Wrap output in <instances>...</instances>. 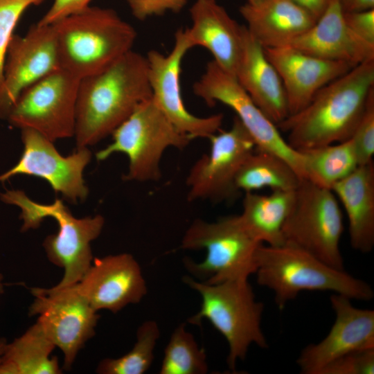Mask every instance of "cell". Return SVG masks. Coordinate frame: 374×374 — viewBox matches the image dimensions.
Here are the masks:
<instances>
[{"instance_id": "cb8c5ba5", "label": "cell", "mask_w": 374, "mask_h": 374, "mask_svg": "<svg viewBox=\"0 0 374 374\" xmlns=\"http://www.w3.org/2000/svg\"><path fill=\"white\" fill-rule=\"evenodd\" d=\"M332 191L345 210L351 247L363 253L374 247V164L359 166Z\"/></svg>"}, {"instance_id": "f546056e", "label": "cell", "mask_w": 374, "mask_h": 374, "mask_svg": "<svg viewBox=\"0 0 374 374\" xmlns=\"http://www.w3.org/2000/svg\"><path fill=\"white\" fill-rule=\"evenodd\" d=\"M160 336L154 321L143 322L136 332V341L125 355L116 359H105L96 372L102 374H143L154 361V350Z\"/></svg>"}, {"instance_id": "7402d4cb", "label": "cell", "mask_w": 374, "mask_h": 374, "mask_svg": "<svg viewBox=\"0 0 374 374\" xmlns=\"http://www.w3.org/2000/svg\"><path fill=\"white\" fill-rule=\"evenodd\" d=\"M189 13L191 26L185 30L192 48L208 50L213 60L234 76L241 50L242 25L216 0H195Z\"/></svg>"}, {"instance_id": "d4e9b609", "label": "cell", "mask_w": 374, "mask_h": 374, "mask_svg": "<svg viewBox=\"0 0 374 374\" xmlns=\"http://www.w3.org/2000/svg\"><path fill=\"white\" fill-rule=\"evenodd\" d=\"M294 190H272L266 195L244 193L239 216L256 240L269 246L284 244L283 228L293 203Z\"/></svg>"}, {"instance_id": "7c38bea8", "label": "cell", "mask_w": 374, "mask_h": 374, "mask_svg": "<svg viewBox=\"0 0 374 374\" xmlns=\"http://www.w3.org/2000/svg\"><path fill=\"white\" fill-rule=\"evenodd\" d=\"M219 132L208 139L209 152L199 157L188 172L186 184L189 202H231L240 193L235 185L236 176L256 150L255 142L236 116L230 129Z\"/></svg>"}, {"instance_id": "277c9868", "label": "cell", "mask_w": 374, "mask_h": 374, "mask_svg": "<svg viewBox=\"0 0 374 374\" xmlns=\"http://www.w3.org/2000/svg\"><path fill=\"white\" fill-rule=\"evenodd\" d=\"M61 68L82 79L132 50L134 28L113 9L89 6L53 24Z\"/></svg>"}, {"instance_id": "e575fe53", "label": "cell", "mask_w": 374, "mask_h": 374, "mask_svg": "<svg viewBox=\"0 0 374 374\" xmlns=\"http://www.w3.org/2000/svg\"><path fill=\"white\" fill-rule=\"evenodd\" d=\"M347 26L359 37L374 45V8L355 12H344Z\"/></svg>"}, {"instance_id": "5bb4252c", "label": "cell", "mask_w": 374, "mask_h": 374, "mask_svg": "<svg viewBox=\"0 0 374 374\" xmlns=\"http://www.w3.org/2000/svg\"><path fill=\"white\" fill-rule=\"evenodd\" d=\"M192 48L185 29L175 34L172 48L166 55L151 50L145 55L152 98L161 111L181 132L193 139H208L219 132L222 114L200 117L185 107L181 95L180 74L184 56Z\"/></svg>"}, {"instance_id": "ab89813d", "label": "cell", "mask_w": 374, "mask_h": 374, "mask_svg": "<svg viewBox=\"0 0 374 374\" xmlns=\"http://www.w3.org/2000/svg\"><path fill=\"white\" fill-rule=\"evenodd\" d=\"M267 0H247V3L251 5H258Z\"/></svg>"}, {"instance_id": "603a6c76", "label": "cell", "mask_w": 374, "mask_h": 374, "mask_svg": "<svg viewBox=\"0 0 374 374\" xmlns=\"http://www.w3.org/2000/svg\"><path fill=\"white\" fill-rule=\"evenodd\" d=\"M239 11L249 32L263 48L287 45L317 21L290 0H267L258 5L246 3Z\"/></svg>"}, {"instance_id": "74e56055", "label": "cell", "mask_w": 374, "mask_h": 374, "mask_svg": "<svg viewBox=\"0 0 374 374\" xmlns=\"http://www.w3.org/2000/svg\"><path fill=\"white\" fill-rule=\"evenodd\" d=\"M344 12L362 11L374 8V0H339Z\"/></svg>"}, {"instance_id": "8d00e7d4", "label": "cell", "mask_w": 374, "mask_h": 374, "mask_svg": "<svg viewBox=\"0 0 374 374\" xmlns=\"http://www.w3.org/2000/svg\"><path fill=\"white\" fill-rule=\"evenodd\" d=\"M311 14L317 20L326 10L330 0H290Z\"/></svg>"}, {"instance_id": "ba28073f", "label": "cell", "mask_w": 374, "mask_h": 374, "mask_svg": "<svg viewBox=\"0 0 374 374\" xmlns=\"http://www.w3.org/2000/svg\"><path fill=\"white\" fill-rule=\"evenodd\" d=\"M112 135V142L96 152V159L125 154L129 166L124 180L139 182L159 181L165 151L170 148L181 150L193 140L172 123L152 98L141 103Z\"/></svg>"}, {"instance_id": "836d02e7", "label": "cell", "mask_w": 374, "mask_h": 374, "mask_svg": "<svg viewBox=\"0 0 374 374\" xmlns=\"http://www.w3.org/2000/svg\"><path fill=\"white\" fill-rule=\"evenodd\" d=\"M132 15L138 20L144 21L153 16L166 12L178 13L188 3V0H126Z\"/></svg>"}, {"instance_id": "8992f818", "label": "cell", "mask_w": 374, "mask_h": 374, "mask_svg": "<svg viewBox=\"0 0 374 374\" xmlns=\"http://www.w3.org/2000/svg\"><path fill=\"white\" fill-rule=\"evenodd\" d=\"M0 198L6 204L21 208L22 231L37 228L47 217L57 221V233L47 236L43 242L48 260L64 271L62 280L54 287L62 288L80 282L91 265L90 243L100 234L104 217L96 215L76 218L61 199H55L51 204H42L33 201L19 190H6L0 193Z\"/></svg>"}, {"instance_id": "f1b7e54d", "label": "cell", "mask_w": 374, "mask_h": 374, "mask_svg": "<svg viewBox=\"0 0 374 374\" xmlns=\"http://www.w3.org/2000/svg\"><path fill=\"white\" fill-rule=\"evenodd\" d=\"M208 367L205 350L197 344L184 323L171 335L164 350L160 374H205Z\"/></svg>"}, {"instance_id": "d590c367", "label": "cell", "mask_w": 374, "mask_h": 374, "mask_svg": "<svg viewBox=\"0 0 374 374\" xmlns=\"http://www.w3.org/2000/svg\"><path fill=\"white\" fill-rule=\"evenodd\" d=\"M92 0H53L45 15L37 24H51L70 15L78 12L90 6Z\"/></svg>"}, {"instance_id": "9c48e42d", "label": "cell", "mask_w": 374, "mask_h": 374, "mask_svg": "<svg viewBox=\"0 0 374 374\" xmlns=\"http://www.w3.org/2000/svg\"><path fill=\"white\" fill-rule=\"evenodd\" d=\"M344 229L332 190L302 179L283 228L284 244L299 247L338 269H344L340 241Z\"/></svg>"}, {"instance_id": "5b68a950", "label": "cell", "mask_w": 374, "mask_h": 374, "mask_svg": "<svg viewBox=\"0 0 374 374\" xmlns=\"http://www.w3.org/2000/svg\"><path fill=\"white\" fill-rule=\"evenodd\" d=\"M183 281L202 298L199 312L188 322L200 325L207 319L223 335L229 345L226 362L232 371L238 361L245 359L251 345L268 348L261 325L264 305L256 300L248 279L208 284L186 276Z\"/></svg>"}, {"instance_id": "60d3db41", "label": "cell", "mask_w": 374, "mask_h": 374, "mask_svg": "<svg viewBox=\"0 0 374 374\" xmlns=\"http://www.w3.org/2000/svg\"><path fill=\"white\" fill-rule=\"evenodd\" d=\"M2 276L0 274V294H2L3 292V285L2 283Z\"/></svg>"}, {"instance_id": "9a60e30c", "label": "cell", "mask_w": 374, "mask_h": 374, "mask_svg": "<svg viewBox=\"0 0 374 374\" xmlns=\"http://www.w3.org/2000/svg\"><path fill=\"white\" fill-rule=\"evenodd\" d=\"M60 68L53 24L37 23L24 36L13 35L7 48L0 84V118H7L24 89Z\"/></svg>"}, {"instance_id": "ffe728a7", "label": "cell", "mask_w": 374, "mask_h": 374, "mask_svg": "<svg viewBox=\"0 0 374 374\" xmlns=\"http://www.w3.org/2000/svg\"><path fill=\"white\" fill-rule=\"evenodd\" d=\"M286 46L355 66L374 59V45L359 37L347 26L339 0H330L316 22Z\"/></svg>"}, {"instance_id": "4fadbf2b", "label": "cell", "mask_w": 374, "mask_h": 374, "mask_svg": "<svg viewBox=\"0 0 374 374\" xmlns=\"http://www.w3.org/2000/svg\"><path fill=\"white\" fill-rule=\"evenodd\" d=\"M35 300L29 315L64 354V368L71 369L78 351L95 335L99 315L80 292L77 283L62 288L31 289Z\"/></svg>"}, {"instance_id": "3957f363", "label": "cell", "mask_w": 374, "mask_h": 374, "mask_svg": "<svg viewBox=\"0 0 374 374\" xmlns=\"http://www.w3.org/2000/svg\"><path fill=\"white\" fill-rule=\"evenodd\" d=\"M256 260L257 283L273 292L280 310L302 291H327L364 301L374 296L371 286L364 280L292 244H262Z\"/></svg>"}, {"instance_id": "7a4b0ae2", "label": "cell", "mask_w": 374, "mask_h": 374, "mask_svg": "<svg viewBox=\"0 0 374 374\" xmlns=\"http://www.w3.org/2000/svg\"><path fill=\"white\" fill-rule=\"evenodd\" d=\"M374 89V59L359 64L319 90L308 105L276 125L299 151L350 139Z\"/></svg>"}, {"instance_id": "4316f807", "label": "cell", "mask_w": 374, "mask_h": 374, "mask_svg": "<svg viewBox=\"0 0 374 374\" xmlns=\"http://www.w3.org/2000/svg\"><path fill=\"white\" fill-rule=\"evenodd\" d=\"M302 179L280 157L256 149L239 170L235 185L240 192L248 193L264 188L271 190H294Z\"/></svg>"}, {"instance_id": "ac0fdd59", "label": "cell", "mask_w": 374, "mask_h": 374, "mask_svg": "<svg viewBox=\"0 0 374 374\" xmlns=\"http://www.w3.org/2000/svg\"><path fill=\"white\" fill-rule=\"evenodd\" d=\"M77 287L96 312L116 313L129 304L139 303L147 294L141 267L129 253L94 258Z\"/></svg>"}, {"instance_id": "e0dca14e", "label": "cell", "mask_w": 374, "mask_h": 374, "mask_svg": "<svg viewBox=\"0 0 374 374\" xmlns=\"http://www.w3.org/2000/svg\"><path fill=\"white\" fill-rule=\"evenodd\" d=\"M335 319L319 342L303 348L296 359L301 373L320 374L337 359L354 351L374 348V310L355 307L349 298L332 294Z\"/></svg>"}, {"instance_id": "1f68e13d", "label": "cell", "mask_w": 374, "mask_h": 374, "mask_svg": "<svg viewBox=\"0 0 374 374\" xmlns=\"http://www.w3.org/2000/svg\"><path fill=\"white\" fill-rule=\"evenodd\" d=\"M350 139L359 166L372 162L374 155V89L369 94L364 112Z\"/></svg>"}, {"instance_id": "4dcf8cb0", "label": "cell", "mask_w": 374, "mask_h": 374, "mask_svg": "<svg viewBox=\"0 0 374 374\" xmlns=\"http://www.w3.org/2000/svg\"><path fill=\"white\" fill-rule=\"evenodd\" d=\"M45 0H0V84L3 78L6 54L13 30L22 14Z\"/></svg>"}, {"instance_id": "44dd1931", "label": "cell", "mask_w": 374, "mask_h": 374, "mask_svg": "<svg viewBox=\"0 0 374 374\" xmlns=\"http://www.w3.org/2000/svg\"><path fill=\"white\" fill-rule=\"evenodd\" d=\"M234 77L253 103L276 125L289 116L281 79L264 48L242 25L241 50Z\"/></svg>"}, {"instance_id": "f35d334b", "label": "cell", "mask_w": 374, "mask_h": 374, "mask_svg": "<svg viewBox=\"0 0 374 374\" xmlns=\"http://www.w3.org/2000/svg\"><path fill=\"white\" fill-rule=\"evenodd\" d=\"M6 346H7L6 340L4 338H1L0 339V362L6 351Z\"/></svg>"}, {"instance_id": "83f0119b", "label": "cell", "mask_w": 374, "mask_h": 374, "mask_svg": "<svg viewBox=\"0 0 374 374\" xmlns=\"http://www.w3.org/2000/svg\"><path fill=\"white\" fill-rule=\"evenodd\" d=\"M299 152L303 158L304 179L330 190L359 166L351 139Z\"/></svg>"}, {"instance_id": "30bf717a", "label": "cell", "mask_w": 374, "mask_h": 374, "mask_svg": "<svg viewBox=\"0 0 374 374\" xmlns=\"http://www.w3.org/2000/svg\"><path fill=\"white\" fill-rule=\"evenodd\" d=\"M80 79L60 68L24 89L6 119L52 142L74 136Z\"/></svg>"}, {"instance_id": "484cf974", "label": "cell", "mask_w": 374, "mask_h": 374, "mask_svg": "<svg viewBox=\"0 0 374 374\" xmlns=\"http://www.w3.org/2000/svg\"><path fill=\"white\" fill-rule=\"evenodd\" d=\"M55 347L37 321L20 337L7 344L0 374L61 373L57 357H49Z\"/></svg>"}, {"instance_id": "2e32d148", "label": "cell", "mask_w": 374, "mask_h": 374, "mask_svg": "<svg viewBox=\"0 0 374 374\" xmlns=\"http://www.w3.org/2000/svg\"><path fill=\"white\" fill-rule=\"evenodd\" d=\"M21 139L22 155L14 167L0 175V182L17 175L35 176L47 181L55 193L72 203L85 199L89 190L83 171L91 157L87 147L63 157L51 141L35 130L22 129Z\"/></svg>"}, {"instance_id": "8fae6325", "label": "cell", "mask_w": 374, "mask_h": 374, "mask_svg": "<svg viewBox=\"0 0 374 374\" xmlns=\"http://www.w3.org/2000/svg\"><path fill=\"white\" fill-rule=\"evenodd\" d=\"M193 91L208 106L221 103L230 107L253 138L256 149L280 157L304 179L301 153L290 146L277 126L258 107L232 74L211 60L193 84Z\"/></svg>"}, {"instance_id": "d6986e66", "label": "cell", "mask_w": 374, "mask_h": 374, "mask_svg": "<svg viewBox=\"0 0 374 374\" xmlns=\"http://www.w3.org/2000/svg\"><path fill=\"white\" fill-rule=\"evenodd\" d=\"M264 51L283 82L289 116L304 108L323 87L355 66L316 57L290 46Z\"/></svg>"}, {"instance_id": "52a82bcc", "label": "cell", "mask_w": 374, "mask_h": 374, "mask_svg": "<svg viewBox=\"0 0 374 374\" xmlns=\"http://www.w3.org/2000/svg\"><path fill=\"white\" fill-rule=\"evenodd\" d=\"M262 243L246 229L239 215L215 222L195 220L183 235L181 248L206 252L204 260L196 262L185 258L189 273L208 284L247 280L257 269V252Z\"/></svg>"}, {"instance_id": "d6a6232c", "label": "cell", "mask_w": 374, "mask_h": 374, "mask_svg": "<svg viewBox=\"0 0 374 374\" xmlns=\"http://www.w3.org/2000/svg\"><path fill=\"white\" fill-rule=\"evenodd\" d=\"M374 348L345 355L326 366L320 374H373Z\"/></svg>"}, {"instance_id": "6da1fadb", "label": "cell", "mask_w": 374, "mask_h": 374, "mask_svg": "<svg viewBox=\"0 0 374 374\" xmlns=\"http://www.w3.org/2000/svg\"><path fill=\"white\" fill-rule=\"evenodd\" d=\"M152 97L146 57L133 50L80 79L73 136L77 148L95 145L112 134Z\"/></svg>"}]
</instances>
